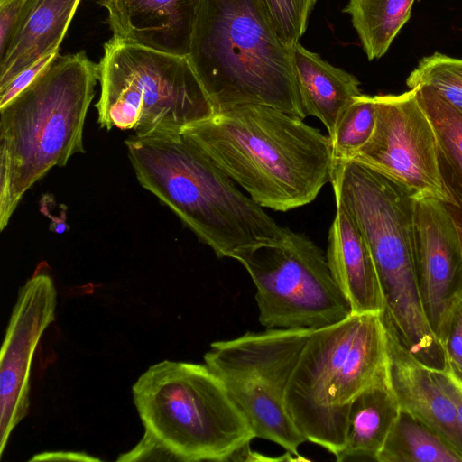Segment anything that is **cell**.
<instances>
[{
	"label": "cell",
	"instance_id": "obj_1",
	"mask_svg": "<svg viewBox=\"0 0 462 462\" xmlns=\"http://www.w3.org/2000/svg\"><path fill=\"white\" fill-rule=\"evenodd\" d=\"M183 133L262 208L308 205L332 180L329 136L275 107L236 106Z\"/></svg>",
	"mask_w": 462,
	"mask_h": 462
},
{
	"label": "cell",
	"instance_id": "obj_2",
	"mask_svg": "<svg viewBox=\"0 0 462 462\" xmlns=\"http://www.w3.org/2000/svg\"><path fill=\"white\" fill-rule=\"evenodd\" d=\"M128 158L139 183L219 258L281 242L279 226L183 132L131 135Z\"/></svg>",
	"mask_w": 462,
	"mask_h": 462
},
{
	"label": "cell",
	"instance_id": "obj_3",
	"mask_svg": "<svg viewBox=\"0 0 462 462\" xmlns=\"http://www.w3.org/2000/svg\"><path fill=\"white\" fill-rule=\"evenodd\" d=\"M336 202L352 216L371 252L383 294L385 325L421 365L447 369L441 342L425 317L413 267L414 193L354 159L334 161Z\"/></svg>",
	"mask_w": 462,
	"mask_h": 462
},
{
	"label": "cell",
	"instance_id": "obj_4",
	"mask_svg": "<svg viewBox=\"0 0 462 462\" xmlns=\"http://www.w3.org/2000/svg\"><path fill=\"white\" fill-rule=\"evenodd\" d=\"M187 58L216 113L254 104L306 117L291 46L263 0H199Z\"/></svg>",
	"mask_w": 462,
	"mask_h": 462
},
{
	"label": "cell",
	"instance_id": "obj_5",
	"mask_svg": "<svg viewBox=\"0 0 462 462\" xmlns=\"http://www.w3.org/2000/svg\"><path fill=\"white\" fill-rule=\"evenodd\" d=\"M98 79V64L85 51L59 54L0 107V231L33 184L85 152L84 125Z\"/></svg>",
	"mask_w": 462,
	"mask_h": 462
},
{
	"label": "cell",
	"instance_id": "obj_6",
	"mask_svg": "<svg viewBox=\"0 0 462 462\" xmlns=\"http://www.w3.org/2000/svg\"><path fill=\"white\" fill-rule=\"evenodd\" d=\"M388 380L382 314L351 313L311 331L290 379L286 407L306 440L336 457L346 445L354 399Z\"/></svg>",
	"mask_w": 462,
	"mask_h": 462
},
{
	"label": "cell",
	"instance_id": "obj_7",
	"mask_svg": "<svg viewBox=\"0 0 462 462\" xmlns=\"http://www.w3.org/2000/svg\"><path fill=\"white\" fill-rule=\"evenodd\" d=\"M144 430L179 461L236 459L254 434L218 377L206 365L163 360L132 387Z\"/></svg>",
	"mask_w": 462,
	"mask_h": 462
},
{
	"label": "cell",
	"instance_id": "obj_8",
	"mask_svg": "<svg viewBox=\"0 0 462 462\" xmlns=\"http://www.w3.org/2000/svg\"><path fill=\"white\" fill-rule=\"evenodd\" d=\"M98 71L101 128L133 130L137 136L182 133L216 114L187 57L112 38Z\"/></svg>",
	"mask_w": 462,
	"mask_h": 462
},
{
	"label": "cell",
	"instance_id": "obj_9",
	"mask_svg": "<svg viewBox=\"0 0 462 462\" xmlns=\"http://www.w3.org/2000/svg\"><path fill=\"white\" fill-rule=\"evenodd\" d=\"M313 329L265 328L210 344L206 365L218 377L255 438L294 456L307 441L291 418L287 387Z\"/></svg>",
	"mask_w": 462,
	"mask_h": 462
},
{
	"label": "cell",
	"instance_id": "obj_10",
	"mask_svg": "<svg viewBox=\"0 0 462 462\" xmlns=\"http://www.w3.org/2000/svg\"><path fill=\"white\" fill-rule=\"evenodd\" d=\"M255 289L258 320L265 328L318 329L351 314L326 254L303 234L287 227L278 243L238 253Z\"/></svg>",
	"mask_w": 462,
	"mask_h": 462
},
{
	"label": "cell",
	"instance_id": "obj_11",
	"mask_svg": "<svg viewBox=\"0 0 462 462\" xmlns=\"http://www.w3.org/2000/svg\"><path fill=\"white\" fill-rule=\"evenodd\" d=\"M374 97V133L351 159L387 175L415 196L453 202L441 175L434 128L415 90Z\"/></svg>",
	"mask_w": 462,
	"mask_h": 462
},
{
	"label": "cell",
	"instance_id": "obj_12",
	"mask_svg": "<svg viewBox=\"0 0 462 462\" xmlns=\"http://www.w3.org/2000/svg\"><path fill=\"white\" fill-rule=\"evenodd\" d=\"M19 289L1 349L0 456L11 433L27 415L30 374L41 337L55 319L57 291L41 267Z\"/></svg>",
	"mask_w": 462,
	"mask_h": 462
},
{
	"label": "cell",
	"instance_id": "obj_13",
	"mask_svg": "<svg viewBox=\"0 0 462 462\" xmlns=\"http://www.w3.org/2000/svg\"><path fill=\"white\" fill-rule=\"evenodd\" d=\"M413 267L427 321L441 342L462 299V246L445 202L414 196Z\"/></svg>",
	"mask_w": 462,
	"mask_h": 462
},
{
	"label": "cell",
	"instance_id": "obj_14",
	"mask_svg": "<svg viewBox=\"0 0 462 462\" xmlns=\"http://www.w3.org/2000/svg\"><path fill=\"white\" fill-rule=\"evenodd\" d=\"M114 39L188 57L199 0H99Z\"/></svg>",
	"mask_w": 462,
	"mask_h": 462
},
{
	"label": "cell",
	"instance_id": "obj_15",
	"mask_svg": "<svg viewBox=\"0 0 462 462\" xmlns=\"http://www.w3.org/2000/svg\"><path fill=\"white\" fill-rule=\"evenodd\" d=\"M385 327L388 379L400 407L435 430L462 456V426L450 398L433 377L432 369L411 356Z\"/></svg>",
	"mask_w": 462,
	"mask_h": 462
},
{
	"label": "cell",
	"instance_id": "obj_16",
	"mask_svg": "<svg viewBox=\"0 0 462 462\" xmlns=\"http://www.w3.org/2000/svg\"><path fill=\"white\" fill-rule=\"evenodd\" d=\"M326 256L351 313H383V294L369 247L352 216L337 202Z\"/></svg>",
	"mask_w": 462,
	"mask_h": 462
},
{
	"label": "cell",
	"instance_id": "obj_17",
	"mask_svg": "<svg viewBox=\"0 0 462 462\" xmlns=\"http://www.w3.org/2000/svg\"><path fill=\"white\" fill-rule=\"evenodd\" d=\"M81 0H26L11 43L0 58V88L59 51Z\"/></svg>",
	"mask_w": 462,
	"mask_h": 462
},
{
	"label": "cell",
	"instance_id": "obj_18",
	"mask_svg": "<svg viewBox=\"0 0 462 462\" xmlns=\"http://www.w3.org/2000/svg\"><path fill=\"white\" fill-rule=\"evenodd\" d=\"M292 66L303 111L318 118L331 136L354 99L363 94L359 80L300 42L291 45Z\"/></svg>",
	"mask_w": 462,
	"mask_h": 462
},
{
	"label": "cell",
	"instance_id": "obj_19",
	"mask_svg": "<svg viewBox=\"0 0 462 462\" xmlns=\"http://www.w3.org/2000/svg\"><path fill=\"white\" fill-rule=\"evenodd\" d=\"M400 409L389 380L360 393L352 402L346 445L336 456L337 461L376 460Z\"/></svg>",
	"mask_w": 462,
	"mask_h": 462
},
{
	"label": "cell",
	"instance_id": "obj_20",
	"mask_svg": "<svg viewBox=\"0 0 462 462\" xmlns=\"http://www.w3.org/2000/svg\"><path fill=\"white\" fill-rule=\"evenodd\" d=\"M376 461L462 462V456L435 430L401 408Z\"/></svg>",
	"mask_w": 462,
	"mask_h": 462
},
{
	"label": "cell",
	"instance_id": "obj_21",
	"mask_svg": "<svg viewBox=\"0 0 462 462\" xmlns=\"http://www.w3.org/2000/svg\"><path fill=\"white\" fill-rule=\"evenodd\" d=\"M415 0H348L344 12L351 18L369 60L383 57L411 17Z\"/></svg>",
	"mask_w": 462,
	"mask_h": 462
},
{
	"label": "cell",
	"instance_id": "obj_22",
	"mask_svg": "<svg viewBox=\"0 0 462 462\" xmlns=\"http://www.w3.org/2000/svg\"><path fill=\"white\" fill-rule=\"evenodd\" d=\"M411 89L434 128L439 162L462 188V115L428 87Z\"/></svg>",
	"mask_w": 462,
	"mask_h": 462
},
{
	"label": "cell",
	"instance_id": "obj_23",
	"mask_svg": "<svg viewBox=\"0 0 462 462\" xmlns=\"http://www.w3.org/2000/svg\"><path fill=\"white\" fill-rule=\"evenodd\" d=\"M406 84L428 87L462 115V59L440 52L423 57Z\"/></svg>",
	"mask_w": 462,
	"mask_h": 462
},
{
	"label": "cell",
	"instance_id": "obj_24",
	"mask_svg": "<svg viewBox=\"0 0 462 462\" xmlns=\"http://www.w3.org/2000/svg\"><path fill=\"white\" fill-rule=\"evenodd\" d=\"M375 124L374 97L361 94L346 109L329 136L334 161L353 158L371 138Z\"/></svg>",
	"mask_w": 462,
	"mask_h": 462
},
{
	"label": "cell",
	"instance_id": "obj_25",
	"mask_svg": "<svg viewBox=\"0 0 462 462\" xmlns=\"http://www.w3.org/2000/svg\"><path fill=\"white\" fill-rule=\"evenodd\" d=\"M281 37L290 46L305 33L318 0H263Z\"/></svg>",
	"mask_w": 462,
	"mask_h": 462
},
{
	"label": "cell",
	"instance_id": "obj_26",
	"mask_svg": "<svg viewBox=\"0 0 462 462\" xmlns=\"http://www.w3.org/2000/svg\"><path fill=\"white\" fill-rule=\"evenodd\" d=\"M441 344L447 371L462 383V299L449 317Z\"/></svg>",
	"mask_w": 462,
	"mask_h": 462
},
{
	"label": "cell",
	"instance_id": "obj_27",
	"mask_svg": "<svg viewBox=\"0 0 462 462\" xmlns=\"http://www.w3.org/2000/svg\"><path fill=\"white\" fill-rule=\"evenodd\" d=\"M150 460L179 461L171 448L151 431L144 430L143 438L131 450L121 454L116 461L134 462Z\"/></svg>",
	"mask_w": 462,
	"mask_h": 462
},
{
	"label": "cell",
	"instance_id": "obj_28",
	"mask_svg": "<svg viewBox=\"0 0 462 462\" xmlns=\"http://www.w3.org/2000/svg\"><path fill=\"white\" fill-rule=\"evenodd\" d=\"M58 55L59 51L42 58L34 64L17 74L7 84L1 87L0 107L5 106L29 87L50 66Z\"/></svg>",
	"mask_w": 462,
	"mask_h": 462
},
{
	"label": "cell",
	"instance_id": "obj_29",
	"mask_svg": "<svg viewBox=\"0 0 462 462\" xmlns=\"http://www.w3.org/2000/svg\"><path fill=\"white\" fill-rule=\"evenodd\" d=\"M26 0H0V58L8 49Z\"/></svg>",
	"mask_w": 462,
	"mask_h": 462
},
{
	"label": "cell",
	"instance_id": "obj_30",
	"mask_svg": "<svg viewBox=\"0 0 462 462\" xmlns=\"http://www.w3.org/2000/svg\"><path fill=\"white\" fill-rule=\"evenodd\" d=\"M446 189L450 193L453 202H445L458 232L462 246V188L446 170H441Z\"/></svg>",
	"mask_w": 462,
	"mask_h": 462
},
{
	"label": "cell",
	"instance_id": "obj_31",
	"mask_svg": "<svg viewBox=\"0 0 462 462\" xmlns=\"http://www.w3.org/2000/svg\"><path fill=\"white\" fill-rule=\"evenodd\" d=\"M432 375L450 398L462 426V383L448 371L432 370Z\"/></svg>",
	"mask_w": 462,
	"mask_h": 462
},
{
	"label": "cell",
	"instance_id": "obj_32",
	"mask_svg": "<svg viewBox=\"0 0 462 462\" xmlns=\"http://www.w3.org/2000/svg\"><path fill=\"white\" fill-rule=\"evenodd\" d=\"M99 461V458L78 452H48L34 456L31 461Z\"/></svg>",
	"mask_w": 462,
	"mask_h": 462
}]
</instances>
